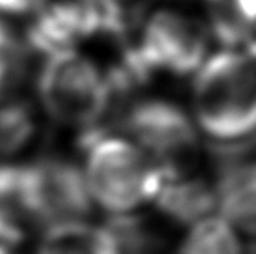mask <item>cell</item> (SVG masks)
<instances>
[{
  "label": "cell",
  "instance_id": "11",
  "mask_svg": "<svg viewBox=\"0 0 256 254\" xmlns=\"http://www.w3.org/2000/svg\"><path fill=\"white\" fill-rule=\"evenodd\" d=\"M36 134L34 108L26 99L0 98V156L19 154Z\"/></svg>",
  "mask_w": 256,
  "mask_h": 254
},
{
  "label": "cell",
  "instance_id": "2",
  "mask_svg": "<svg viewBox=\"0 0 256 254\" xmlns=\"http://www.w3.org/2000/svg\"><path fill=\"white\" fill-rule=\"evenodd\" d=\"M194 116L202 131L220 144L256 131V62L245 52L220 50L196 71Z\"/></svg>",
  "mask_w": 256,
  "mask_h": 254
},
{
  "label": "cell",
  "instance_id": "10",
  "mask_svg": "<svg viewBox=\"0 0 256 254\" xmlns=\"http://www.w3.org/2000/svg\"><path fill=\"white\" fill-rule=\"evenodd\" d=\"M38 254H118V247L107 228L70 220L50 226Z\"/></svg>",
  "mask_w": 256,
  "mask_h": 254
},
{
  "label": "cell",
  "instance_id": "9",
  "mask_svg": "<svg viewBox=\"0 0 256 254\" xmlns=\"http://www.w3.org/2000/svg\"><path fill=\"white\" fill-rule=\"evenodd\" d=\"M157 208L180 224H196L219 206L217 189L202 178L168 180L156 196Z\"/></svg>",
  "mask_w": 256,
  "mask_h": 254
},
{
  "label": "cell",
  "instance_id": "17",
  "mask_svg": "<svg viewBox=\"0 0 256 254\" xmlns=\"http://www.w3.org/2000/svg\"><path fill=\"white\" fill-rule=\"evenodd\" d=\"M43 0H0L2 15H26L36 14Z\"/></svg>",
  "mask_w": 256,
  "mask_h": 254
},
{
  "label": "cell",
  "instance_id": "6",
  "mask_svg": "<svg viewBox=\"0 0 256 254\" xmlns=\"http://www.w3.org/2000/svg\"><path fill=\"white\" fill-rule=\"evenodd\" d=\"M122 127L174 176H184L185 164L198 146L191 118L176 103L164 99L136 101L124 114Z\"/></svg>",
  "mask_w": 256,
  "mask_h": 254
},
{
  "label": "cell",
  "instance_id": "4",
  "mask_svg": "<svg viewBox=\"0 0 256 254\" xmlns=\"http://www.w3.org/2000/svg\"><path fill=\"white\" fill-rule=\"evenodd\" d=\"M38 94L52 120L84 131L96 129L114 99L108 77L75 49L47 56L38 78Z\"/></svg>",
  "mask_w": 256,
  "mask_h": 254
},
{
  "label": "cell",
  "instance_id": "5",
  "mask_svg": "<svg viewBox=\"0 0 256 254\" xmlns=\"http://www.w3.org/2000/svg\"><path fill=\"white\" fill-rule=\"evenodd\" d=\"M19 204L30 222H70L92 212V194L82 172L64 159L19 164Z\"/></svg>",
  "mask_w": 256,
  "mask_h": 254
},
{
  "label": "cell",
  "instance_id": "18",
  "mask_svg": "<svg viewBox=\"0 0 256 254\" xmlns=\"http://www.w3.org/2000/svg\"><path fill=\"white\" fill-rule=\"evenodd\" d=\"M0 254H14V252H12V248H6V247H0Z\"/></svg>",
  "mask_w": 256,
  "mask_h": 254
},
{
  "label": "cell",
  "instance_id": "15",
  "mask_svg": "<svg viewBox=\"0 0 256 254\" xmlns=\"http://www.w3.org/2000/svg\"><path fill=\"white\" fill-rule=\"evenodd\" d=\"M22 66V47L15 34L0 21V90H4Z\"/></svg>",
  "mask_w": 256,
  "mask_h": 254
},
{
  "label": "cell",
  "instance_id": "14",
  "mask_svg": "<svg viewBox=\"0 0 256 254\" xmlns=\"http://www.w3.org/2000/svg\"><path fill=\"white\" fill-rule=\"evenodd\" d=\"M152 0H96L103 32L124 36L140 21Z\"/></svg>",
  "mask_w": 256,
  "mask_h": 254
},
{
  "label": "cell",
  "instance_id": "19",
  "mask_svg": "<svg viewBox=\"0 0 256 254\" xmlns=\"http://www.w3.org/2000/svg\"><path fill=\"white\" fill-rule=\"evenodd\" d=\"M249 254H256V245H252V247H250Z\"/></svg>",
  "mask_w": 256,
  "mask_h": 254
},
{
  "label": "cell",
  "instance_id": "7",
  "mask_svg": "<svg viewBox=\"0 0 256 254\" xmlns=\"http://www.w3.org/2000/svg\"><path fill=\"white\" fill-rule=\"evenodd\" d=\"M34 15L28 43L45 56L72 50L73 45L103 32L96 0H43Z\"/></svg>",
  "mask_w": 256,
  "mask_h": 254
},
{
  "label": "cell",
  "instance_id": "16",
  "mask_svg": "<svg viewBox=\"0 0 256 254\" xmlns=\"http://www.w3.org/2000/svg\"><path fill=\"white\" fill-rule=\"evenodd\" d=\"M21 213L0 208V247L14 250L26 241V222Z\"/></svg>",
  "mask_w": 256,
  "mask_h": 254
},
{
  "label": "cell",
  "instance_id": "1",
  "mask_svg": "<svg viewBox=\"0 0 256 254\" xmlns=\"http://www.w3.org/2000/svg\"><path fill=\"white\" fill-rule=\"evenodd\" d=\"M86 156V184L92 198L108 212L128 213L148 200H156L172 172L126 138L88 129L80 136Z\"/></svg>",
  "mask_w": 256,
  "mask_h": 254
},
{
  "label": "cell",
  "instance_id": "8",
  "mask_svg": "<svg viewBox=\"0 0 256 254\" xmlns=\"http://www.w3.org/2000/svg\"><path fill=\"white\" fill-rule=\"evenodd\" d=\"M219 208L228 222L256 234V161L220 164Z\"/></svg>",
  "mask_w": 256,
  "mask_h": 254
},
{
  "label": "cell",
  "instance_id": "13",
  "mask_svg": "<svg viewBox=\"0 0 256 254\" xmlns=\"http://www.w3.org/2000/svg\"><path fill=\"white\" fill-rule=\"evenodd\" d=\"M108 234L118 247V254H159L163 241L148 220L135 215H116L108 220Z\"/></svg>",
  "mask_w": 256,
  "mask_h": 254
},
{
  "label": "cell",
  "instance_id": "3",
  "mask_svg": "<svg viewBox=\"0 0 256 254\" xmlns=\"http://www.w3.org/2000/svg\"><path fill=\"white\" fill-rule=\"evenodd\" d=\"M206 56V28L189 15L163 10L148 19L136 45L124 54L114 77L126 92H131L157 73L191 75L202 68Z\"/></svg>",
  "mask_w": 256,
  "mask_h": 254
},
{
  "label": "cell",
  "instance_id": "12",
  "mask_svg": "<svg viewBox=\"0 0 256 254\" xmlns=\"http://www.w3.org/2000/svg\"><path fill=\"white\" fill-rule=\"evenodd\" d=\"M178 254H242V247L226 219L208 217L196 222Z\"/></svg>",
  "mask_w": 256,
  "mask_h": 254
}]
</instances>
